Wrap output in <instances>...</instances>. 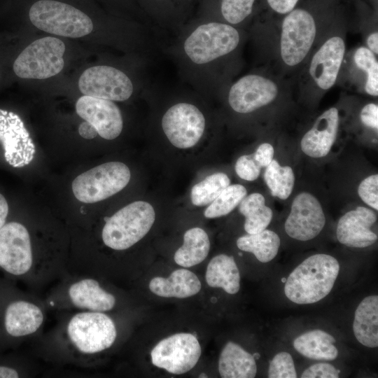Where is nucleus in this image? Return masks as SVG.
<instances>
[{
	"mask_svg": "<svg viewBox=\"0 0 378 378\" xmlns=\"http://www.w3.org/2000/svg\"><path fill=\"white\" fill-rule=\"evenodd\" d=\"M210 241L206 232L200 227L187 230L183 245L176 251L174 259L183 267H190L202 262L208 255Z\"/></svg>",
	"mask_w": 378,
	"mask_h": 378,
	"instance_id": "27",
	"label": "nucleus"
},
{
	"mask_svg": "<svg viewBox=\"0 0 378 378\" xmlns=\"http://www.w3.org/2000/svg\"><path fill=\"white\" fill-rule=\"evenodd\" d=\"M246 195V189L239 184L229 185L206 209L204 215L215 218L230 214Z\"/></svg>",
	"mask_w": 378,
	"mask_h": 378,
	"instance_id": "32",
	"label": "nucleus"
},
{
	"mask_svg": "<svg viewBox=\"0 0 378 378\" xmlns=\"http://www.w3.org/2000/svg\"><path fill=\"white\" fill-rule=\"evenodd\" d=\"M339 114L336 108L323 112L302 137L301 149L307 155L318 158L328 154L337 136Z\"/></svg>",
	"mask_w": 378,
	"mask_h": 378,
	"instance_id": "19",
	"label": "nucleus"
},
{
	"mask_svg": "<svg viewBox=\"0 0 378 378\" xmlns=\"http://www.w3.org/2000/svg\"><path fill=\"white\" fill-rule=\"evenodd\" d=\"M356 340L363 346H378V296L365 298L357 307L353 323Z\"/></svg>",
	"mask_w": 378,
	"mask_h": 378,
	"instance_id": "24",
	"label": "nucleus"
},
{
	"mask_svg": "<svg viewBox=\"0 0 378 378\" xmlns=\"http://www.w3.org/2000/svg\"><path fill=\"white\" fill-rule=\"evenodd\" d=\"M339 271L340 264L334 257L323 253L311 255L286 280L285 295L299 304L318 302L331 291Z\"/></svg>",
	"mask_w": 378,
	"mask_h": 378,
	"instance_id": "1",
	"label": "nucleus"
},
{
	"mask_svg": "<svg viewBox=\"0 0 378 378\" xmlns=\"http://www.w3.org/2000/svg\"><path fill=\"white\" fill-rule=\"evenodd\" d=\"M274 150L273 146L264 143L260 144L255 152L253 154L254 160L262 167H266L273 160Z\"/></svg>",
	"mask_w": 378,
	"mask_h": 378,
	"instance_id": "39",
	"label": "nucleus"
},
{
	"mask_svg": "<svg viewBox=\"0 0 378 378\" xmlns=\"http://www.w3.org/2000/svg\"><path fill=\"white\" fill-rule=\"evenodd\" d=\"M345 52V43L340 36L328 39L313 56L309 74L323 90L332 88L338 76Z\"/></svg>",
	"mask_w": 378,
	"mask_h": 378,
	"instance_id": "18",
	"label": "nucleus"
},
{
	"mask_svg": "<svg viewBox=\"0 0 378 378\" xmlns=\"http://www.w3.org/2000/svg\"><path fill=\"white\" fill-rule=\"evenodd\" d=\"M76 110L105 139H114L122 132L123 122L120 111L110 100L83 95L77 100Z\"/></svg>",
	"mask_w": 378,
	"mask_h": 378,
	"instance_id": "16",
	"label": "nucleus"
},
{
	"mask_svg": "<svg viewBox=\"0 0 378 378\" xmlns=\"http://www.w3.org/2000/svg\"><path fill=\"white\" fill-rule=\"evenodd\" d=\"M239 212L244 216V229L248 234L258 233L270 223L273 212L265 205V197L255 192L245 197L239 203Z\"/></svg>",
	"mask_w": 378,
	"mask_h": 378,
	"instance_id": "28",
	"label": "nucleus"
},
{
	"mask_svg": "<svg viewBox=\"0 0 378 378\" xmlns=\"http://www.w3.org/2000/svg\"><path fill=\"white\" fill-rule=\"evenodd\" d=\"M67 332L74 345L85 354H94L109 348L117 335L112 319L99 312L76 314L69 323Z\"/></svg>",
	"mask_w": 378,
	"mask_h": 378,
	"instance_id": "7",
	"label": "nucleus"
},
{
	"mask_svg": "<svg viewBox=\"0 0 378 378\" xmlns=\"http://www.w3.org/2000/svg\"><path fill=\"white\" fill-rule=\"evenodd\" d=\"M29 16L38 29L58 36L79 38L93 29L91 19L79 9L63 2L40 0L30 8Z\"/></svg>",
	"mask_w": 378,
	"mask_h": 378,
	"instance_id": "3",
	"label": "nucleus"
},
{
	"mask_svg": "<svg viewBox=\"0 0 378 378\" xmlns=\"http://www.w3.org/2000/svg\"><path fill=\"white\" fill-rule=\"evenodd\" d=\"M264 179L272 195L281 200H286L290 196L295 183V175L291 167H281L276 160H272L266 167Z\"/></svg>",
	"mask_w": 378,
	"mask_h": 378,
	"instance_id": "30",
	"label": "nucleus"
},
{
	"mask_svg": "<svg viewBox=\"0 0 378 378\" xmlns=\"http://www.w3.org/2000/svg\"><path fill=\"white\" fill-rule=\"evenodd\" d=\"M205 279L213 288H221L229 294L237 293L240 288V274L232 256L220 254L214 257L207 265Z\"/></svg>",
	"mask_w": 378,
	"mask_h": 378,
	"instance_id": "25",
	"label": "nucleus"
},
{
	"mask_svg": "<svg viewBox=\"0 0 378 378\" xmlns=\"http://www.w3.org/2000/svg\"><path fill=\"white\" fill-rule=\"evenodd\" d=\"M360 199L368 206L378 210V175L373 174L363 179L358 188Z\"/></svg>",
	"mask_w": 378,
	"mask_h": 378,
	"instance_id": "36",
	"label": "nucleus"
},
{
	"mask_svg": "<svg viewBox=\"0 0 378 378\" xmlns=\"http://www.w3.org/2000/svg\"><path fill=\"white\" fill-rule=\"evenodd\" d=\"M78 132L82 137L88 139L94 138L98 134L95 128L86 121L80 125Z\"/></svg>",
	"mask_w": 378,
	"mask_h": 378,
	"instance_id": "42",
	"label": "nucleus"
},
{
	"mask_svg": "<svg viewBox=\"0 0 378 378\" xmlns=\"http://www.w3.org/2000/svg\"><path fill=\"white\" fill-rule=\"evenodd\" d=\"M286 279L285 278H283V279H282V282H286Z\"/></svg>",
	"mask_w": 378,
	"mask_h": 378,
	"instance_id": "46",
	"label": "nucleus"
},
{
	"mask_svg": "<svg viewBox=\"0 0 378 378\" xmlns=\"http://www.w3.org/2000/svg\"><path fill=\"white\" fill-rule=\"evenodd\" d=\"M230 183L227 174L218 172L208 176L191 190V201L197 206L211 203Z\"/></svg>",
	"mask_w": 378,
	"mask_h": 378,
	"instance_id": "31",
	"label": "nucleus"
},
{
	"mask_svg": "<svg viewBox=\"0 0 378 378\" xmlns=\"http://www.w3.org/2000/svg\"><path fill=\"white\" fill-rule=\"evenodd\" d=\"M316 36V24L312 15L302 9L288 13L282 23L280 50L284 62L288 66L300 64L307 56Z\"/></svg>",
	"mask_w": 378,
	"mask_h": 378,
	"instance_id": "9",
	"label": "nucleus"
},
{
	"mask_svg": "<svg viewBox=\"0 0 378 378\" xmlns=\"http://www.w3.org/2000/svg\"><path fill=\"white\" fill-rule=\"evenodd\" d=\"M302 378H338L339 370L329 363H316L307 368Z\"/></svg>",
	"mask_w": 378,
	"mask_h": 378,
	"instance_id": "38",
	"label": "nucleus"
},
{
	"mask_svg": "<svg viewBox=\"0 0 378 378\" xmlns=\"http://www.w3.org/2000/svg\"><path fill=\"white\" fill-rule=\"evenodd\" d=\"M18 372L13 368L7 366H0V378H17Z\"/></svg>",
	"mask_w": 378,
	"mask_h": 378,
	"instance_id": "45",
	"label": "nucleus"
},
{
	"mask_svg": "<svg viewBox=\"0 0 378 378\" xmlns=\"http://www.w3.org/2000/svg\"><path fill=\"white\" fill-rule=\"evenodd\" d=\"M356 65L367 75L365 86L366 92L372 96L378 95V63L374 53L368 48L360 47L354 53Z\"/></svg>",
	"mask_w": 378,
	"mask_h": 378,
	"instance_id": "33",
	"label": "nucleus"
},
{
	"mask_svg": "<svg viewBox=\"0 0 378 378\" xmlns=\"http://www.w3.org/2000/svg\"><path fill=\"white\" fill-rule=\"evenodd\" d=\"M239 34L233 27L219 22L199 26L186 40L184 50L195 63H208L234 50Z\"/></svg>",
	"mask_w": 378,
	"mask_h": 378,
	"instance_id": "6",
	"label": "nucleus"
},
{
	"mask_svg": "<svg viewBox=\"0 0 378 378\" xmlns=\"http://www.w3.org/2000/svg\"><path fill=\"white\" fill-rule=\"evenodd\" d=\"M237 246L241 251L253 253L260 262H268L276 255L280 239L276 233L265 229L258 233L239 237Z\"/></svg>",
	"mask_w": 378,
	"mask_h": 378,
	"instance_id": "29",
	"label": "nucleus"
},
{
	"mask_svg": "<svg viewBox=\"0 0 378 378\" xmlns=\"http://www.w3.org/2000/svg\"><path fill=\"white\" fill-rule=\"evenodd\" d=\"M43 321V313L38 307L29 302L16 301L6 308L4 326L10 335L21 337L35 332Z\"/></svg>",
	"mask_w": 378,
	"mask_h": 378,
	"instance_id": "21",
	"label": "nucleus"
},
{
	"mask_svg": "<svg viewBox=\"0 0 378 378\" xmlns=\"http://www.w3.org/2000/svg\"><path fill=\"white\" fill-rule=\"evenodd\" d=\"M197 337L190 333L172 335L160 341L150 353L153 364L174 374L192 369L201 356Z\"/></svg>",
	"mask_w": 378,
	"mask_h": 378,
	"instance_id": "8",
	"label": "nucleus"
},
{
	"mask_svg": "<svg viewBox=\"0 0 378 378\" xmlns=\"http://www.w3.org/2000/svg\"><path fill=\"white\" fill-rule=\"evenodd\" d=\"M360 120L367 127L378 128V106L375 104H368L360 112Z\"/></svg>",
	"mask_w": 378,
	"mask_h": 378,
	"instance_id": "40",
	"label": "nucleus"
},
{
	"mask_svg": "<svg viewBox=\"0 0 378 378\" xmlns=\"http://www.w3.org/2000/svg\"><path fill=\"white\" fill-rule=\"evenodd\" d=\"M69 295L77 307L92 312H106L115 303V297L102 289L99 283L92 279L80 280L71 286Z\"/></svg>",
	"mask_w": 378,
	"mask_h": 378,
	"instance_id": "22",
	"label": "nucleus"
},
{
	"mask_svg": "<svg viewBox=\"0 0 378 378\" xmlns=\"http://www.w3.org/2000/svg\"><path fill=\"white\" fill-rule=\"evenodd\" d=\"M218 371L223 378H253L257 366L253 355L239 344L228 342L220 353Z\"/></svg>",
	"mask_w": 378,
	"mask_h": 378,
	"instance_id": "23",
	"label": "nucleus"
},
{
	"mask_svg": "<svg viewBox=\"0 0 378 378\" xmlns=\"http://www.w3.org/2000/svg\"><path fill=\"white\" fill-rule=\"evenodd\" d=\"M201 287L197 275L186 269L176 270L168 278L154 277L149 283L150 291L164 298H186L199 293Z\"/></svg>",
	"mask_w": 378,
	"mask_h": 378,
	"instance_id": "20",
	"label": "nucleus"
},
{
	"mask_svg": "<svg viewBox=\"0 0 378 378\" xmlns=\"http://www.w3.org/2000/svg\"><path fill=\"white\" fill-rule=\"evenodd\" d=\"M254 1L222 0V15L228 22L238 24L251 14Z\"/></svg>",
	"mask_w": 378,
	"mask_h": 378,
	"instance_id": "34",
	"label": "nucleus"
},
{
	"mask_svg": "<svg viewBox=\"0 0 378 378\" xmlns=\"http://www.w3.org/2000/svg\"><path fill=\"white\" fill-rule=\"evenodd\" d=\"M235 172L242 179L252 181L260 175L261 167L252 155H244L238 158L235 164Z\"/></svg>",
	"mask_w": 378,
	"mask_h": 378,
	"instance_id": "37",
	"label": "nucleus"
},
{
	"mask_svg": "<svg viewBox=\"0 0 378 378\" xmlns=\"http://www.w3.org/2000/svg\"><path fill=\"white\" fill-rule=\"evenodd\" d=\"M325 223V215L318 200L312 194L303 192L293 201L285 222V230L295 239L308 241L319 234Z\"/></svg>",
	"mask_w": 378,
	"mask_h": 378,
	"instance_id": "13",
	"label": "nucleus"
},
{
	"mask_svg": "<svg viewBox=\"0 0 378 378\" xmlns=\"http://www.w3.org/2000/svg\"><path fill=\"white\" fill-rule=\"evenodd\" d=\"M32 265L29 234L20 223L10 222L0 229V266L13 275L26 274Z\"/></svg>",
	"mask_w": 378,
	"mask_h": 378,
	"instance_id": "12",
	"label": "nucleus"
},
{
	"mask_svg": "<svg viewBox=\"0 0 378 378\" xmlns=\"http://www.w3.org/2000/svg\"><path fill=\"white\" fill-rule=\"evenodd\" d=\"M298 0H267L270 6L280 14L288 13L293 10Z\"/></svg>",
	"mask_w": 378,
	"mask_h": 378,
	"instance_id": "41",
	"label": "nucleus"
},
{
	"mask_svg": "<svg viewBox=\"0 0 378 378\" xmlns=\"http://www.w3.org/2000/svg\"><path fill=\"white\" fill-rule=\"evenodd\" d=\"M84 94L110 101H125L133 92V85L122 71L109 66H95L85 70L78 80Z\"/></svg>",
	"mask_w": 378,
	"mask_h": 378,
	"instance_id": "11",
	"label": "nucleus"
},
{
	"mask_svg": "<svg viewBox=\"0 0 378 378\" xmlns=\"http://www.w3.org/2000/svg\"><path fill=\"white\" fill-rule=\"evenodd\" d=\"M277 94L278 87L272 80L259 75H247L231 87L228 102L236 112L248 113L269 104Z\"/></svg>",
	"mask_w": 378,
	"mask_h": 378,
	"instance_id": "15",
	"label": "nucleus"
},
{
	"mask_svg": "<svg viewBox=\"0 0 378 378\" xmlns=\"http://www.w3.org/2000/svg\"><path fill=\"white\" fill-rule=\"evenodd\" d=\"M155 219V210L150 204L144 201L132 202L106 218L103 241L114 250L127 249L149 232Z\"/></svg>",
	"mask_w": 378,
	"mask_h": 378,
	"instance_id": "2",
	"label": "nucleus"
},
{
	"mask_svg": "<svg viewBox=\"0 0 378 378\" xmlns=\"http://www.w3.org/2000/svg\"><path fill=\"white\" fill-rule=\"evenodd\" d=\"M0 141L7 162L14 167L29 164L36 148L20 118L11 111L0 109Z\"/></svg>",
	"mask_w": 378,
	"mask_h": 378,
	"instance_id": "14",
	"label": "nucleus"
},
{
	"mask_svg": "<svg viewBox=\"0 0 378 378\" xmlns=\"http://www.w3.org/2000/svg\"><path fill=\"white\" fill-rule=\"evenodd\" d=\"M65 45L60 39L47 36L25 48L13 63L15 74L22 78L46 79L64 68Z\"/></svg>",
	"mask_w": 378,
	"mask_h": 378,
	"instance_id": "5",
	"label": "nucleus"
},
{
	"mask_svg": "<svg viewBox=\"0 0 378 378\" xmlns=\"http://www.w3.org/2000/svg\"><path fill=\"white\" fill-rule=\"evenodd\" d=\"M269 378H296L297 373L291 355L288 352L276 354L268 368Z\"/></svg>",
	"mask_w": 378,
	"mask_h": 378,
	"instance_id": "35",
	"label": "nucleus"
},
{
	"mask_svg": "<svg viewBox=\"0 0 378 378\" xmlns=\"http://www.w3.org/2000/svg\"><path fill=\"white\" fill-rule=\"evenodd\" d=\"M375 213L364 206H358L343 215L337 226L338 241L347 246L365 248L377 240V235L371 230L376 222Z\"/></svg>",
	"mask_w": 378,
	"mask_h": 378,
	"instance_id": "17",
	"label": "nucleus"
},
{
	"mask_svg": "<svg viewBox=\"0 0 378 378\" xmlns=\"http://www.w3.org/2000/svg\"><path fill=\"white\" fill-rule=\"evenodd\" d=\"M335 339L321 330H314L302 334L293 341L294 348L302 356L314 360H332L338 356L333 344Z\"/></svg>",
	"mask_w": 378,
	"mask_h": 378,
	"instance_id": "26",
	"label": "nucleus"
},
{
	"mask_svg": "<svg viewBox=\"0 0 378 378\" xmlns=\"http://www.w3.org/2000/svg\"><path fill=\"white\" fill-rule=\"evenodd\" d=\"M128 167L120 162H108L82 173L74 178L71 188L81 202L95 203L118 193L129 183Z\"/></svg>",
	"mask_w": 378,
	"mask_h": 378,
	"instance_id": "4",
	"label": "nucleus"
},
{
	"mask_svg": "<svg viewBox=\"0 0 378 378\" xmlns=\"http://www.w3.org/2000/svg\"><path fill=\"white\" fill-rule=\"evenodd\" d=\"M162 127L173 146L178 148H189L201 139L205 128V119L195 106L179 103L172 106L164 113Z\"/></svg>",
	"mask_w": 378,
	"mask_h": 378,
	"instance_id": "10",
	"label": "nucleus"
},
{
	"mask_svg": "<svg viewBox=\"0 0 378 378\" xmlns=\"http://www.w3.org/2000/svg\"><path fill=\"white\" fill-rule=\"evenodd\" d=\"M8 214V205L5 197L0 193V229L4 225Z\"/></svg>",
	"mask_w": 378,
	"mask_h": 378,
	"instance_id": "43",
	"label": "nucleus"
},
{
	"mask_svg": "<svg viewBox=\"0 0 378 378\" xmlns=\"http://www.w3.org/2000/svg\"><path fill=\"white\" fill-rule=\"evenodd\" d=\"M367 44L368 46V49L371 50L373 53L377 54L378 53V33L374 32L371 34L368 39H367Z\"/></svg>",
	"mask_w": 378,
	"mask_h": 378,
	"instance_id": "44",
	"label": "nucleus"
}]
</instances>
